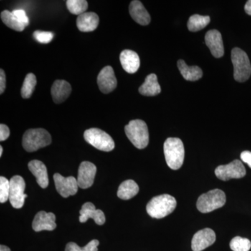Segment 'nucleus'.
Returning a JSON list of instances; mask_svg holds the SVG:
<instances>
[{"mask_svg":"<svg viewBox=\"0 0 251 251\" xmlns=\"http://www.w3.org/2000/svg\"><path fill=\"white\" fill-rule=\"evenodd\" d=\"M167 164L172 170H179L184 160V147L182 141L177 138H169L163 146Z\"/></svg>","mask_w":251,"mask_h":251,"instance_id":"obj_2","label":"nucleus"},{"mask_svg":"<svg viewBox=\"0 0 251 251\" xmlns=\"http://www.w3.org/2000/svg\"><path fill=\"white\" fill-rule=\"evenodd\" d=\"M77 27L83 32L93 31L98 27L99 17L94 12H87L77 16Z\"/></svg>","mask_w":251,"mask_h":251,"instance_id":"obj_21","label":"nucleus"},{"mask_svg":"<svg viewBox=\"0 0 251 251\" xmlns=\"http://www.w3.org/2000/svg\"><path fill=\"white\" fill-rule=\"evenodd\" d=\"M241 159L243 162L249 165L251 168V152L249 151H244L241 153Z\"/></svg>","mask_w":251,"mask_h":251,"instance_id":"obj_36","label":"nucleus"},{"mask_svg":"<svg viewBox=\"0 0 251 251\" xmlns=\"http://www.w3.org/2000/svg\"><path fill=\"white\" fill-rule=\"evenodd\" d=\"M54 181L57 192L63 198H68L76 194L79 186L77 179L74 176L64 177L59 173H56L54 175Z\"/></svg>","mask_w":251,"mask_h":251,"instance_id":"obj_10","label":"nucleus"},{"mask_svg":"<svg viewBox=\"0 0 251 251\" xmlns=\"http://www.w3.org/2000/svg\"><path fill=\"white\" fill-rule=\"evenodd\" d=\"M206 45L210 50L211 54L216 58H220L224 54V46L222 36L216 29L207 31L205 35Z\"/></svg>","mask_w":251,"mask_h":251,"instance_id":"obj_15","label":"nucleus"},{"mask_svg":"<svg viewBox=\"0 0 251 251\" xmlns=\"http://www.w3.org/2000/svg\"><path fill=\"white\" fill-rule=\"evenodd\" d=\"M52 142L51 135L44 128L29 129L23 135V146L28 152L45 148Z\"/></svg>","mask_w":251,"mask_h":251,"instance_id":"obj_4","label":"nucleus"},{"mask_svg":"<svg viewBox=\"0 0 251 251\" xmlns=\"http://www.w3.org/2000/svg\"><path fill=\"white\" fill-rule=\"evenodd\" d=\"M99 90L103 94H109L117 87V81L113 69L110 66L104 67L97 77Z\"/></svg>","mask_w":251,"mask_h":251,"instance_id":"obj_13","label":"nucleus"},{"mask_svg":"<svg viewBox=\"0 0 251 251\" xmlns=\"http://www.w3.org/2000/svg\"><path fill=\"white\" fill-rule=\"evenodd\" d=\"M125 133L135 148L143 150L148 146L150 140L148 128L143 120H131L125 126Z\"/></svg>","mask_w":251,"mask_h":251,"instance_id":"obj_3","label":"nucleus"},{"mask_svg":"<svg viewBox=\"0 0 251 251\" xmlns=\"http://www.w3.org/2000/svg\"><path fill=\"white\" fill-rule=\"evenodd\" d=\"M244 9H245V11L247 12V14L251 16V0H249V1H247V4L245 5V7H244Z\"/></svg>","mask_w":251,"mask_h":251,"instance_id":"obj_37","label":"nucleus"},{"mask_svg":"<svg viewBox=\"0 0 251 251\" xmlns=\"http://www.w3.org/2000/svg\"><path fill=\"white\" fill-rule=\"evenodd\" d=\"M216 234L213 229L204 228L198 231L193 236L191 248L193 251H202L216 242Z\"/></svg>","mask_w":251,"mask_h":251,"instance_id":"obj_12","label":"nucleus"},{"mask_svg":"<svg viewBox=\"0 0 251 251\" xmlns=\"http://www.w3.org/2000/svg\"><path fill=\"white\" fill-rule=\"evenodd\" d=\"M28 167L29 171L35 176L38 184L42 188H47L49 184V179L45 164L38 160H33L29 162Z\"/></svg>","mask_w":251,"mask_h":251,"instance_id":"obj_19","label":"nucleus"},{"mask_svg":"<svg viewBox=\"0 0 251 251\" xmlns=\"http://www.w3.org/2000/svg\"><path fill=\"white\" fill-rule=\"evenodd\" d=\"M99 242L97 239L91 241L85 247L81 248L75 243L70 242L67 244L65 251H98Z\"/></svg>","mask_w":251,"mask_h":251,"instance_id":"obj_30","label":"nucleus"},{"mask_svg":"<svg viewBox=\"0 0 251 251\" xmlns=\"http://www.w3.org/2000/svg\"><path fill=\"white\" fill-rule=\"evenodd\" d=\"M6 88V74L4 71L1 69L0 71V94L4 93Z\"/></svg>","mask_w":251,"mask_h":251,"instance_id":"obj_35","label":"nucleus"},{"mask_svg":"<svg viewBox=\"0 0 251 251\" xmlns=\"http://www.w3.org/2000/svg\"><path fill=\"white\" fill-rule=\"evenodd\" d=\"M67 6L72 14L80 16L87 11L88 3L85 0H68Z\"/></svg>","mask_w":251,"mask_h":251,"instance_id":"obj_28","label":"nucleus"},{"mask_svg":"<svg viewBox=\"0 0 251 251\" xmlns=\"http://www.w3.org/2000/svg\"><path fill=\"white\" fill-rule=\"evenodd\" d=\"M84 138L87 143L103 151H110L115 148V142L110 135L99 128H92L86 130Z\"/></svg>","mask_w":251,"mask_h":251,"instance_id":"obj_7","label":"nucleus"},{"mask_svg":"<svg viewBox=\"0 0 251 251\" xmlns=\"http://www.w3.org/2000/svg\"><path fill=\"white\" fill-rule=\"evenodd\" d=\"M178 68L180 73L185 80L188 81H196L202 77V71L198 66L188 67L184 60L180 59L177 62Z\"/></svg>","mask_w":251,"mask_h":251,"instance_id":"obj_23","label":"nucleus"},{"mask_svg":"<svg viewBox=\"0 0 251 251\" xmlns=\"http://www.w3.org/2000/svg\"><path fill=\"white\" fill-rule=\"evenodd\" d=\"M10 135V130L7 126L1 124L0 125V140L4 141L9 138Z\"/></svg>","mask_w":251,"mask_h":251,"instance_id":"obj_34","label":"nucleus"},{"mask_svg":"<svg viewBox=\"0 0 251 251\" xmlns=\"http://www.w3.org/2000/svg\"><path fill=\"white\" fill-rule=\"evenodd\" d=\"M210 17L195 14L190 17L188 21V29L191 31H198L204 29L210 23Z\"/></svg>","mask_w":251,"mask_h":251,"instance_id":"obj_26","label":"nucleus"},{"mask_svg":"<svg viewBox=\"0 0 251 251\" xmlns=\"http://www.w3.org/2000/svg\"><path fill=\"white\" fill-rule=\"evenodd\" d=\"M55 216L53 213H47L44 211L36 214L32 223V228L36 232L43 230L52 231L57 227Z\"/></svg>","mask_w":251,"mask_h":251,"instance_id":"obj_14","label":"nucleus"},{"mask_svg":"<svg viewBox=\"0 0 251 251\" xmlns=\"http://www.w3.org/2000/svg\"><path fill=\"white\" fill-rule=\"evenodd\" d=\"M80 214L79 220L80 223H85L89 219H92L99 226L105 224V214L100 209H96L95 206L92 203H85L82 206Z\"/></svg>","mask_w":251,"mask_h":251,"instance_id":"obj_16","label":"nucleus"},{"mask_svg":"<svg viewBox=\"0 0 251 251\" xmlns=\"http://www.w3.org/2000/svg\"><path fill=\"white\" fill-rule=\"evenodd\" d=\"M3 152V148L1 146H0V156H1Z\"/></svg>","mask_w":251,"mask_h":251,"instance_id":"obj_39","label":"nucleus"},{"mask_svg":"<svg viewBox=\"0 0 251 251\" xmlns=\"http://www.w3.org/2000/svg\"><path fill=\"white\" fill-rule=\"evenodd\" d=\"M247 174L245 167L239 160H234L229 164L219 166L215 170L216 176L223 181L240 179Z\"/></svg>","mask_w":251,"mask_h":251,"instance_id":"obj_8","label":"nucleus"},{"mask_svg":"<svg viewBox=\"0 0 251 251\" xmlns=\"http://www.w3.org/2000/svg\"><path fill=\"white\" fill-rule=\"evenodd\" d=\"M25 182L22 176H13L10 180L9 201L13 207L21 209L24 204L25 199L27 197L25 194Z\"/></svg>","mask_w":251,"mask_h":251,"instance_id":"obj_9","label":"nucleus"},{"mask_svg":"<svg viewBox=\"0 0 251 251\" xmlns=\"http://www.w3.org/2000/svg\"><path fill=\"white\" fill-rule=\"evenodd\" d=\"M37 83L36 77L34 74H28L25 78L22 88H21V96L23 99L30 98L34 92V89Z\"/></svg>","mask_w":251,"mask_h":251,"instance_id":"obj_27","label":"nucleus"},{"mask_svg":"<svg viewBox=\"0 0 251 251\" xmlns=\"http://www.w3.org/2000/svg\"><path fill=\"white\" fill-rule=\"evenodd\" d=\"M229 247L233 251H249L251 248V242L247 238L235 237L231 240Z\"/></svg>","mask_w":251,"mask_h":251,"instance_id":"obj_29","label":"nucleus"},{"mask_svg":"<svg viewBox=\"0 0 251 251\" xmlns=\"http://www.w3.org/2000/svg\"><path fill=\"white\" fill-rule=\"evenodd\" d=\"M1 18L2 22L11 29H14L17 31H22L24 30L26 26L23 24L16 16L13 14L12 12L4 10L1 13Z\"/></svg>","mask_w":251,"mask_h":251,"instance_id":"obj_25","label":"nucleus"},{"mask_svg":"<svg viewBox=\"0 0 251 251\" xmlns=\"http://www.w3.org/2000/svg\"><path fill=\"white\" fill-rule=\"evenodd\" d=\"M129 12L132 18L141 25H148L151 21L150 14L143 6V3L138 0H134L130 2Z\"/></svg>","mask_w":251,"mask_h":251,"instance_id":"obj_20","label":"nucleus"},{"mask_svg":"<svg viewBox=\"0 0 251 251\" xmlns=\"http://www.w3.org/2000/svg\"><path fill=\"white\" fill-rule=\"evenodd\" d=\"M139 192V186L133 180L129 179L124 181L120 184L117 191V196L122 200L131 199Z\"/></svg>","mask_w":251,"mask_h":251,"instance_id":"obj_24","label":"nucleus"},{"mask_svg":"<svg viewBox=\"0 0 251 251\" xmlns=\"http://www.w3.org/2000/svg\"><path fill=\"white\" fill-rule=\"evenodd\" d=\"M161 89L158 82L156 74H150L145 79V82L140 86V94L147 97H153L161 93Z\"/></svg>","mask_w":251,"mask_h":251,"instance_id":"obj_22","label":"nucleus"},{"mask_svg":"<svg viewBox=\"0 0 251 251\" xmlns=\"http://www.w3.org/2000/svg\"><path fill=\"white\" fill-rule=\"evenodd\" d=\"M120 59L125 72L128 74L138 72L140 65V57L134 51L125 50L120 54Z\"/></svg>","mask_w":251,"mask_h":251,"instance_id":"obj_17","label":"nucleus"},{"mask_svg":"<svg viewBox=\"0 0 251 251\" xmlns=\"http://www.w3.org/2000/svg\"><path fill=\"white\" fill-rule=\"evenodd\" d=\"M0 251H11V250H10L9 247L4 245H1L0 246Z\"/></svg>","mask_w":251,"mask_h":251,"instance_id":"obj_38","label":"nucleus"},{"mask_svg":"<svg viewBox=\"0 0 251 251\" xmlns=\"http://www.w3.org/2000/svg\"><path fill=\"white\" fill-rule=\"evenodd\" d=\"M97 173V167L94 163L83 161L80 163L78 169L77 181L79 188L86 189L94 184V178Z\"/></svg>","mask_w":251,"mask_h":251,"instance_id":"obj_11","label":"nucleus"},{"mask_svg":"<svg viewBox=\"0 0 251 251\" xmlns=\"http://www.w3.org/2000/svg\"><path fill=\"white\" fill-rule=\"evenodd\" d=\"M13 14L16 16V18L21 21L23 24L27 27L29 24V18L27 17V14H26L25 11L23 9H16L13 11Z\"/></svg>","mask_w":251,"mask_h":251,"instance_id":"obj_33","label":"nucleus"},{"mask_svg":"<svg viewBox=\"0 0 251 251\" xmlns=\"http://www.w3.org/2000/svg\"><path fill=\"white\" fill-rule=\"evenodd\" d=\"M234 67V80L244 82L249 80L251 75V65L247 54L239 48L232 49L231 53Z\"/></svg>","mask_w":251,"mask_h":251,"instance_id":"obj_5","label":"nucleus"},{"mask_svg":"<svg viewBox=\"0 0 251 251\" xmlns=\"http://www.w3.org/2000/svg\"><path fill=\"white\" fill-rule=\"evenodd\" d=\"M10 181L4 176L0 177V202H6L9 200Z\"/></svg>","mask_w":251,"mask_h":251,"instance_id":"obj_31","label":"nucleus"},{"mask_svg":"<svg viewBox=\"0 0 251 251\" xmlns=\"http://www.w3.org/2000/svg\"><path fill=\"white\" fill-rule=\"evenodd\" d=\"M33 36L38 42L41 44H49L53 39V33L50 31H35L33 33Z\"/></svg>","mask_w":251,"mask_h":251,"instance_id":"obj_32","label":"nucleus"},{"mask_svg":"<svg viewBox=\"0 0 251 251\" xmlns=\"http://www.w3.org/2000/svg\"><path fill=\"white\" fill-rule=\"evenodd\" d=\"M72 93V86L66 80L54 81L51 88L52 100L55 103H62Z\"/></svg>","mask_w":251,"mask_h":251,"instance_id":"obj_18","label":"nucleus"},{"mask_svg":"<svg viewBox=\"0 0 251 251\" xmlns=\"http://www.w3.org/2000/svg\"><path fill=\"white\" fill-rule=\"evenodd\" d=\"M226 196L224 191L214 189L201 195L197 201V208L201 213L211 212L224 206Z\"/></svg>","mask_w":251,"mask_h":251,"instance_id":"obj_6","label":"nucleus"},{"mask_svg":"<svg viewBox=\"0 0 251 251\" xmlns=\"http://www.w3.org/2000/svg\"><path fill=\"white\" fill-rule=\"evenodd\" d=\"M176 206V199L168 194L153 198L147 205V212L154 219H163L174 211Z\"/></svg>","mask_w":251,"mask_h":251,"instance_id":"obj_1","label":"nucleus"}]
</instances>
